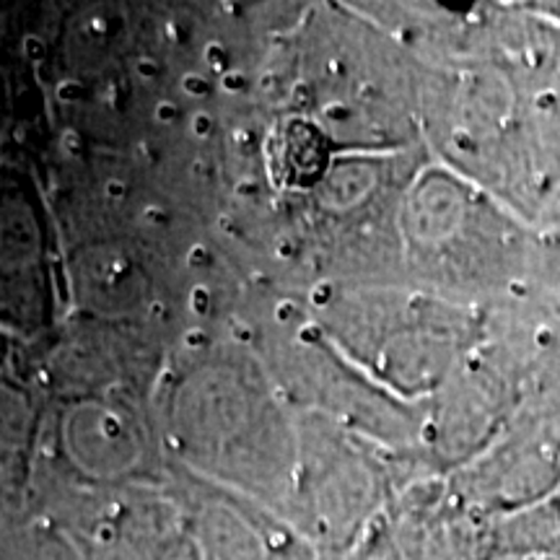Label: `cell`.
<instances>
[{"instance_id": "obj_1", "label": "cell", "mask_w": 560, "mask_h": 560, "mask_svg": "<svg viewBox=\"0 0 560 560\" xmlns=\"http://www.w3.org/2000/svg\"><path fill=\"white\" fill-rule=\"evenodd\" d=\"M52 240L45 202L21 166L0 159V330L16 340L52 325Z\"/></svg>"}, {"instance_id": "obj_4", "label": "cell", "mask_w": 560, "mask_h": 560, "mask_svg": "<svg viewBox=\"0 0 560 560\" xmlns=\"http://www.w3.org/2000/svg\"><path fill=\"white\" fill-rule=\"evenodd\" d=\"M490 560H560V550H542V552H511V556H490Z\"/></svg>"}, {"instance_id": "obj_2", "label": "cell", "mask_w": 560, "mask_h": 560, "mask_svg": "<svg viewBox=\"0 0 560 560\" xmlns=\"http://www.w3.org/2000/svg\"><path fill=\"white\" fill-rule=\"evenodd\" d=\"M405 226L410 247L423 257L425 270L459 285L478 278L472 257H478L488 278V272L493 276V257H503L514 247L509 229L499 226L495 219H486V208L470 198L465 187L441 174L420 182L416 195H410Z\"/></svg>"}, {"instance_id": "obj_3", "label": "cell", "mask_w": 560, "mask_h": 560, "mask_svg": "<svg viewBox=\"0 0 560 560\" xmlns=\"http://www.w3.org/2000/svg\"><path fill=\"white\" fill-rule=\"evenodd\" d=\"M0 560H83L73 542L58 529L42 524L0 527Z\"/></svg>"}, {"instance_id": "obj_5", "label": "cell", "mask_w": 560, "mask_h": 560, "mask_svg": "<svg viewBox=\"0 0 560 560\" xmlns=\"http://www.w3.org/2000/svg\"><path fill=\"white\" fill-rule=\"evenodd\" d=\"M13 335H9L5 330H0V374L5 371V361L13 355Z\"/></svg>"}]
</instances>
